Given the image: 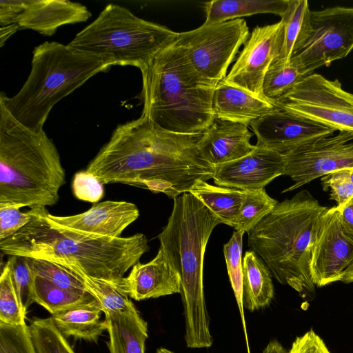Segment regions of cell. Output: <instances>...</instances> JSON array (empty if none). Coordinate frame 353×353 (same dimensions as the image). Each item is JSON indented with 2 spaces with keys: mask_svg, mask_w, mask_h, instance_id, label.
I'll return each mask as SVG.
<instances>
[{
  "mask_svg": "<svg viewBox=\"0 0 353 353\" xmlns=\"http://www.w3.org/2000/svg\"><path fill=\"white\" fill-rule=\"evenodd\" d=\"M277 203L264 188L247 191L234 228L248 232L269 214Z\"/></svg>",
  "mask_w": 353,
  "mask_h": 353,
  "instance_id": "cell-31",
  "label": "cell"
},
{
  "mask_svg": "<svg viewBox=\"0 0 353 353\" xmlns=\"http://www.w3.org/2000/svg\"><path fill=\"white\" fill-rule=\"evenodd\" d=\"M311 24L310 37L292 57L307 76L353 50V7L311 11Z\"/></svg>",
  "mask_w": 353,
  "mask_h": 353,
  "instance_id": "cell-11",
  "label": "cell"
},
{
  "mask_svg": "<svg viewBox=\"0 0 353 353\" xmlns=\"http://www.w3.org/2000/svg\"><path fill=\"white\" fill-rule=\"evenodd\" d=\"M262 353H288V352L279 341L274 340L266 345Z\"/></svg>",
  "mask_w": 353,
  "mask_h": 353,
  "instance_id": "cell-45",
  "label": "cell"
},
{
  "mask_svg": "<svg viewBox=\"0 0 353 353\" xmlns=\"http://www.w3.org/2000/svg\"><path fill=\"white\" fill-rule=\"evenodd\" d=\"M277 108L276 102L221 80L212 98L214 119L250 125Z\"/></svg>",
  "mask_w": 353,
  "mask_h": 353,
  "instance_id": "cell-21",
  "label": "cell"
},
{
  "mask_svg": "<svg viewBox=\"0 0 353 353\" xmlns=\"http://www.w3.org/2000/svg\"><path fill=\"white\" fill-rule=\"evenodd\" d=\"M30 210L32 220L10 237L0 241L3 254L72 265L86 275L122 288L125 274L150 249L142 233L119 238L86 236L48 220L46 207Z\"/></svg>",
  "mask_w": 353,
  "mask_h": 353,
  "instance_id": "cell-2",
  "label": "cell"
},
{
  "mask_svg": "<svg viewBox=\"0 0 353 353\" xmlns=\"http://www.w3.org/2000/svg\"><path fill=\"white\" fill-rule=\"evenodd\" d=\"M103 185L97 177L85 170L74 174L72 187L77 199L97 203L104 196Z\"/></svg>",
  "mask_w": 353,
  "mask_h": 353,
  "instance_id": "cell-39",
  "label": "cell"
},
{
  "mask_svg": "<svg viewBox=\"0 0 353 353\" xmlns=\"http://www.w3.org/2000/svg\"><path fill=\"white\" fill-rule=\"evenodd\" d=\"M283 44L279 58L288 63L304 46L312 32L311 10L307 0H289L281 17Z\"/></svg>",
  "mask_w": 353,
  "mask_h": 353,
  "instance_id": "cell-27",
  "label": "cell"
},
{
  "mask_svg": "<svg viewBox=\"0 0 353 353\" xmlns=\"http://www.w3.org/2000/svg\"><path fill=\"white\" fill-rule=\"evenodd\" d=\"M248 125L214 119L198 143L201 157L213 166L229 163L251 153L256 145Z\"/></svg>",
  "mask_w": 353,
  "mask_h": 353,
  "instance_id": "cell-18",
  "label": "cell"
},
{
  "mask_svg": "<svg viewBox=\"0 0 353 353\" xmlns=\"http://www.w3.org/2000/svg\"><path fill=\"white\" fill-rule=\"evenodd\" d=\"M243 273V306L254 312L268 305L274 294L272 274L253 250L245 254Z\"/></svg>",
  "mask_w": 353,
  "mask_h": 353,
  "instance_id": "cell-24",
  "label": "cell"
},
{
  "mask_svg": "<svg viewBox=\"0 0 353 353\" xmlns=\"http://www.w3.org/2000/svg\"><path fill=\"white\" fill-rule=\"evenodd\" d=\"M32 219L30 210L23 212L17 206L0 205V241L17 233Z\"/></svg>",
  "mask_w": 353,
  "mask_h": 353,
  "instance_id": "cell-40",
  "label": "cell"
},
{
  "mask_svg": "<svg viewBox=\"0 0 353 353\" xmlns=\"http://www.w3.org/2000/svg\"><path fill=\"white\" fill-rule=\"evenodd\" d=\"M288 353H331L323 339L312 330L294 341Z\"/></svg>",
  "mask_w": 353,
  "mask_h": 353,
  "instance_id": "cell-41",
  "label": "cell"
},
{
  "mask_svg": "<svg viewBox=\"0 0 353 353\" xmlns=\"http://www.w3.org/2000/svg\"><path fill=\"white\" fill-rule=\"evenodd\" d=\"M327 209L303 190L278 202L247 232L249 247L272 276L303 298H312L315 293L310 270L311 249L317 221Z\"/></svg>",
  "mask_w": 353,
  "mask_h": 353,
  "instance_id": "cell-6",
  "label": "cell"
},
{
  "mask_svg": "<svg viewBox=\"0 0 353 353\" xmlns=\"http://www.w3.org/2000/svg\"><path fill=\"white\" fill-rule=\"evenodd\" d=\"M19 28L18 24H12L0 28V46L2 47L6 41Z\"/></svg>",
  "mask_w": 353,
  "mask_h": 353,
  "instance_id": "cell-44",
  "label": "cell"
},
{
  "mask_svg": "<svg viewBox=\"0 0 353 353\" xmlns=\"http://www.w3.org/2000/svg\"><path fill=\"white\" fill-rule=\"evenodd\" d=\"M189 192L210 209L222 223L234 228L247 190L211 185L200 180Z\"/></svg>",
  "mask_w": 353,
  "mask_h": 353,
  "instance_id": "cell-26",
  "label": "cell"
},
{
  "mask_svg": "<svg viewBox=\"0 0 353 353\" xmlns=\"http://www.w3.org/2000/svg\"><path fill=\"white\" fill-rule=\"evenodd\" d=\"M178 36L179 32L110 3L68 46L110 66L132 65L141 71Z\"/></svg>",
  "mask_w": 353,
  "mask_h": 353,
  "instance_id": "cell-8",
  "label": "cell"
},
{
  "mask_svg": "<svg viewBox=\"0 0 353 353\" xmlns=\"http://www.w3.org/2000/svg\"><path fill=\"white\" fill-rule=\"evenodd\" d=\"M110 353H145L148 324L136 311L105 316Z\"/></svg>",
  "mask_w": 353,
  "mask_h": 353,
  "instance_id": "cell-23",
  "label": "cell"
},
{
  "mask_svg": "<svg viewBox=\"0 0 353 353\" xmlns=\"http://www.w3.org/2000/svg\"><path fill=\"white\" fill-rule=\"evenodd\" d=\"M250 126L257 138L256 145L283 154L336 132L279 108L254 121Z\"/></svg>",
  "mask_w": 353,
  "mask_h": 353,
  "instance_id": "cell-15",
  "label": "cell"
},
{
  "mask_svg": "<svg viewBox=\"0 0 353 353\" xmlns=\"http://www.w3.org/2000/svg\"><path fill=\"white\" fill-rule=\"evenodd\" d=\"M29 327L37 353H75L52 316L34 319Z\"/></svg>",
  "mask_w": 353,
  "mask_h": 353,
  "instance_id": "cell-33",
  "label": "cell"
},
{
  "mask_svg": "<svg viewBox=\"0 0 353 353\" xmlns=\"http://www.w3.org/2000/svg\"><path fill=\"white\" fill-rule=\"evenodd\" d=\"M141 72V114L154 124L191 134L203 133L212 123V98L219 83L200 74L176 41Z\"/></svg>",
  "mask_w": 353,
  "mask_h": 353,
  "instance_id": "cell-4",
  "label": "cell"
},
{
  "mask_svg": "<svg viewBox=\"0 0 353 353\" xmlns=\"http://www.w3.org/2000/svg\"><path fill=\"white\" fill-rule=\"evenodd\" d=\"M249 37L245 20L236 19L179 32L176 43L200 74L219 83Z\"/></svg>",
  "mask_w": 353,
  "mask_h": 353,
  "instance_id": "cell-10",
  "label": "cell"
},
{
  "mask_svg": "<svg viewBox=\"0 0 353 353\" xmlns=\"http://www.w3.org/2000/svg\"><path fill=\"white\" fill-rule=\"evenodd\" d=\"M307 75L293 58L287 63L277 57L270 65L263 83V95L276 101L290 91Z\"/></svg>",
  "mask_w": 353,
  "mask_h": 353,
  "instance_id": "cell-30",
  "label": "cell"
},
{
  "mask_svg": "<svg viewBox=\"0 0 353 353\" xmlns=\"http://www.w3.org/2000/svg\"><path fill=\"white\" fill-rule=\"evenodd\" d=\"M101 307L97 300L81 303L52 314L57 330L65 338L97 342L103 330L105 321L101 320Z\"/></svg>",
  "mask_w": 353,
  "mask_h": 353,
  "instance_id": "cell-22",
  "label": "cell"
},
{
  "mask_svg": "<svg viewBox=\"0 0 353 353\" xmlns=\"http://www.w3.org/2000/svg\"><path fill=\"white\" fill-rule=\"evenodd\" d=\"M157 353H174V352L166 349V348L160 347L157 350Z\"/></svg>",
  "mask_w": 353,
  "mask_h": 353,
  "instance_id": "cell-47",
  "label": "cell"
},
{
  "mask_svg": "<svg viewBox=\"0 0 353 353\" xmlns=\"http://www.w3.org/2000/svg\"><path fill=\"white\" fill-rule=\"evenodd\" d=\"M342 282L345 283H353V272L347 274V275H345L343 279L341 280Z\"/></svg>",
  "mask_w": 353,
  "mask_h": 353,
  "instance_id": "cell-46",
  "label": "cell"
},
{
  "mask_svg": "<svg viewBox=\"0 0 353 353\" xmlns=\"http://www.w3.org/2000/svg\"><path fill=\"white\" fill-rule=\"evenodd\" d=\"M23 10V0H1V27H5L12 24H17L19 17Z\"/></svg>",
  "mask_w": 353,
  "mask_h": 353,
  "instance_id": "cell-42",
  "label": "cell"
},
{
  "mask_svg": "<svg viewBox=\"0 0 353 353\" xmlns=\"http://www.w3.org/2000/svg\"><path fill=\"white\" fill-rule=\"evenodd\" d=\"M91 15L85 6L68 0H23L17 24L51 36L60 26L86 21Z\"/></svg>",
  "mask_w": 353,
  "mask_h": 353,
  "instance_id": "cell-20",
  "label": "cell"
},
{
  "mask_svg": "<svg viewBox=\"0 0 353 353\" xmlns=\"http://www.w3.org/2000/svg\"><path fill=\"white\" fill-rule=\"evenodd\" d=\"M110 67L68 44L46 41L34 49L30 72L21 88L12 97L1 92L0 102L22 125L43 130L51 110L59 101Z\"/></svg>",
  "mask_w": 353,
  "mask_h": 353,
  "instance_id": "cell-7",
  "label": "cell"
},
{
  "mask_svg": "<svg viewBox=\"0 0 353 353\" xmlns=\"http://www.w3.org/2000/svg\"><path fill=\"white\" fill-rule=\"evenodd\" d=\"M202 135L163 130L141 114L115 128L86 170L103 184L121 183L174 199L213 177L214 166L198 150Z\"/></svg>",
  "mask_w": 353,
  "mask_h": 353,
  "instance_id": "cell-1",
  "label": "cell"
},
{
  "mask_svg": "<svg viewBox=\"0 0 353 353\" xmlns=\"http://www.w3.org/2000/svg\"><path fill=\"white\" fill-rule=\"evenodd\" d=\"M336 208L340 213L344 231L353 239V196L344 203L336 205ZM352 272H353V263L345 270L343 277Z\"/></svg>",
  "mask_w": 353,
  "mask_h": 353,
  "instance_id": "cell-43",
  "label": "cell"
},
{
  "mask_svg": "<svg viewBox=\"0 0 353 353\" xmlns=\"http://www.w3.org/2000/svg\"><path fill=\"white\" fill-rule=\"evenodd\" d=\"M353 263V239L342 226L336 206L327 208L319 218L313 238L310 270L316 287L341 281Z\"/></svg>",
  "mask_w": 353,
  "mask_h": 353,
  "instance_id": "cell-13",
  "label": "cell"
},
{
  "mask_svg": "<svg viewBox=\"0 0 353 353\" xmlns=\"http://www.w3.org/2000/svg\"><path fill=\"white\" fill-rule=\"evenodd\" d=\"M221 220L190 192L174 199L166 225L157 236L162 250L181 284L185 341L190 348L213 343L203 292V259L209 238Z\"/></svg>",
  "mask_w": 353,
  "mask_h": 353,
  "instance_id": "cell-3",
  "label": "cell"
},
{
  "mask_svg": "<svg viewBox=\"0 0 353 353\" xmlns=\"http://www.w3.org/2000/svg\"><path fill=\"white\" fill-rule=\"evenodd\" d=\"M350 178H351L352 183H353V168L351 170Z\"/></svg>",
  "mask_w": 353,
  "mask_h": 353,
  "instance_id": "cell-48",
  "label": "cell"
},
{
  "mask_svg": "<svg viewBox=\"0 0 353 353\" xmlns=\"http://www.w3.org/2000/svg\"><path fill=\"white\" fill-rule=\"evenodd\" d=\"M27 263L32 272L61 288L88 292L79 276L63 266L48 260L28 258Z\"/></svg>",
  "mask_w": 353,
  "mask_h": 353,
  "instance_id": "cell-34",
  "label": "cell"
},
{
  "mask_svg": "<svg viewBox=\"0 0 353 353\" xmlns=\"http://www.w3.org/2000/svg\"><path fill=\"white\" fill-rule=\"evenodd\" d=\"M0 353H37L29 326L0 322Z\"/></svg>",
  "mask_w": 353,
  "mask_h": 353,
  "instance_id": "cell-37",
  "label": "cell"
},
{
  "mask_svg": "<svg viewBox=\"0 0 353 353\" xmlns=\"http://www.w3.org/2000/svg\"><path fill=\"white\" fill-rule=\"evenodd\" d=\"M59 265L81 277L87 291L97 300L105 316L137 311L128 294L117 285L86 275L72 265Z\"/></svg>",
  "mask_w": 353,
  "mask_h": 353,
  "instance_id": "cell-28",
  "label": "cell"
},
{
  "mask_svg": "<svg viewBox=\"0 0 353 353\" xmlns=\"http://www.w3.org/2000/svg\"><path fill=\"white\" fill-rule=\"evenodd\" d=\"M46 216L59 226L86 236L119 238L138 219L139 211L131 202L105 201L93 204L81 214L60 216L47 211Z\"/></svg>",
  "mask_w": 353,
  "mask_h": 353,
  "instance_id": "cell-17",
  "label": "cell"
},
{
  "mask_svg": "<svg viewBox=\"0 0 353 353\" xmlns=\"http://www.w3.org/2000/svg\"><path fill=\"white\" fill-rule=\"evenodd\" d=\"M283 155L284 175L294 182L282 192H286L332 172L353 168V134L338 132L300 145Z\"/></svg>",
  "mask_w": 353,
  "mask_h": 353,
  "instance_id": "cell-12",
  "label": "cell"
},
{
  "mask_svg": "<svg viewBox=\"0 0 353 353\" xmlns=\"http://www.w3.org/2000/svg\"><path fill=\"white\" fill-rule=\"evenodd\" d=\"M283 39L281 21L254 28L224 81L265 97L263 94V79L272 63L280 55Z\"/></svg>",
  "mask_w": 353,
  "mask_h": 353,
  "instance_id": "cell-14",
  "label": "cell"
},
{
  "mask_svg": "<svg viewBox=\"0 0 353 353\" xmlns=\"http://www.w3.org/2000/svg\"><path fill=\"white\" fill-rule=\"evenodd\" d=\"M65 177L57 148L44 130L22 125L0 102V205L53 206Z\"/></svg>",
  "mask_w": 353,
  "mask_h": 353,
  "instance_id": "cell-5",
  "label": "cell"
},
{
  "mask_svg": "<svg viewBox=\"0 0 353 353\" xmlns=\"http://www.w3.org/2000/svg\"><path fill=\"white\" fill-rule=\"evenodd\" d=\"M214 168L212 179L215 185L241 190H257L284 175L285 158L281 153L256 145L249 154Z\"/></svg>",
  "mask_w": 353,
  "mask_h": 353,
  "instance_id": "cell-16",
  "label": "cell"
},
{
  "mask_svg": "<svg viewBox=\"0 0 353 353\" xmlns=\"http://www.w3.org/2000/svg\"><path fill=\"white\" fill-rule=\"evenodd\" d=\"M289 0H212L204 3L208 25L240 19L260 13H272L281 17L285 14Z\"/></svg>",
  "mask_w": 353,
  "mask_h": 353,
  "instance_id": "cell-25",
  "label": "cell"
},
{
  "mask_svg": "<svg viewBox=\"0 0 353 353\" xmlns=\"http://www.w3.org/2000/svg\"><path fill=\"white\" fill-rule=\"evenodd\" d=\"M123 290L128 296L141 301L181 293V279L161 249L146 263L138 262L124 277Z\"/></svg>",
  "mask_w": 353,
  "mask_h": 353,
  "instance_id": "cell-19",
  "label": "cell"
},
{
  "mask_svg": "<svg viewBox=\"0 0 353 353\" xmlns=\"http://www.w3.org/2000/svg\"><path fill=\"white\" fill-rule=\"evenodd\" d=\"M33 301L52 314L70 307L97 300L89 292L61 288L33 273Z\"/></svg>",
  "mask_w": 353,
  "mask_h": 353,
  "instance_id": "cell-29",
  "label": "cell"
},
{
  "mask_svg": "<svg viewBox=\"0 0 353 353\" xmlns=\"http://www.w3.org/2000/svg\"><path fill=\"white\" fill-rule=\"evenodd\" d=\"M6 263L10 268L11 278L20 304L26 314L29 306L34 302L33 272L27 263L26 257L10 256Z\"/></svg>",
  "mask_w": 353,
  "mask_h": 353,
  "instance_id": "cell-36",
  "label": "cell"
},
{
  "mask_svg": "<svg viewBox=\"0 0 353 353\" xmlns=\"http://www.w3.org/2000/svg\"><path fill=\"white\" fill-rule=\"evenodd\" d=\"M25 316L6 263L0 276V322L11 325H23Z\"/></svg>",
  "mask_w": 353,
  "mask_h": 353,
  "instance_id": "cell-35",
  "label": "cell"
},
{
  "mask_svg": "<svg viewBox=\"0 0 353 353\" xmlns=\"http://www.w3.org/2000/svg\"><path fill=\"white\" fill-rule=\"evenodd\" d=\"M275 102L290 113L353 134V93L345 90L338 79L314 72Z\"/></svg>",
  "mask_w": 353,
  "mask_h": 353,
  "instance_id": "cell-9",
  "label": "cell"
},
{
  "mask_svg": "<svg viewBox=\"0 0 353 353\" xmlns=\"http://www.w3.org/2000/svg\"><path fill=\"white\" fill-rule=\"evenodd\" d=\"M244 233L243 231L235 230L230 239L223 245V254L228 274L243 326L245 321L243 314L242 248Z\"/></svg>",
  "mask_w": 353,
  "mask_h": 353,
  "instance_id": "cell-32",
  "label": "cell"
},
{
  "mask_svg": "<svg viewBox=\"0 0 353 353\" xmlns=\"http://www.w3.org/2000/svg\"><path fill=\"white\" fill-rule=\"evenodd\" d=\"M352 169L339 170L321 177L323 190L330 191V199L335 201L337 205L353 196V183L350 178Z\"/></svg>",
  "mask_w": 353,
  "mask_h": 353,
  "instance_id": "cell-38",
  "label": "cell"
}]
</instances>
